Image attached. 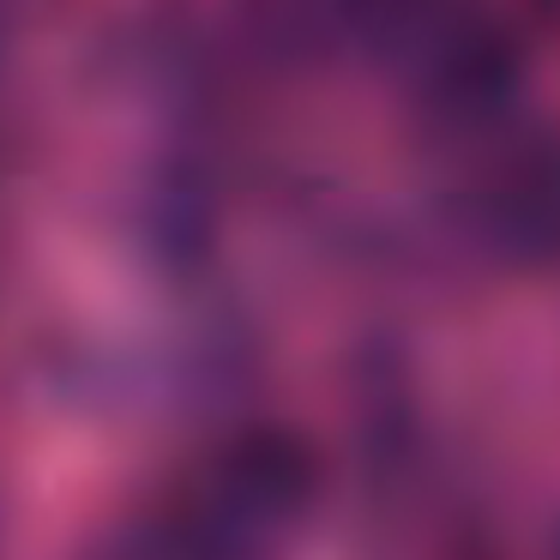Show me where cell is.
<instances>
[{
	"instance_id": "3957f363",
	"label": "cell",
	"mask_w": 560,
	"mask_h": 560,
	"mask_svg": "<svg viewBox=\"0 0 560 560\" xmlns=\"http://www.w3.org/2000/svg\"><path fill=\"white\" fill-rule=\"evenodd\" d=\"M555 560H560V524H555Z\"/></svg>"
},
{
	"instance_id": "7a4b0ae2",
	"label": "cell",
	"mask_w": 560,
	"mask_h": 560,
	"mask_svg": "<svg viewBox=\"0 0 560 560\" xmlns=\"http://www.w3.org/2000/svg\"><path fill=\"white\" fill-rule=\"evenodd\" d=\"M302 13H319L338 31H362V37H386V31H404L428 0H295Z\"/></svg>"
},
{
	"instance_id": "6da1fadb",
	"label": "cell",
	"mask_w": 560,
	"mask_h": 560,
	"mask_svg": "<svg viewBox=\"0 0 560 560\" xmlns=\"http://www.w3.org/2000/svg\"><path fill=\"white\" fill-rule=\"evenodd\" d=\"M476 242L512 266H560V133H536L512 145L470 187Z\"/></svg>"
}]
</instances>
